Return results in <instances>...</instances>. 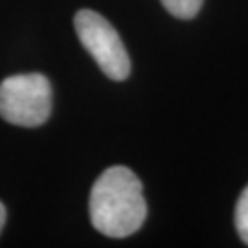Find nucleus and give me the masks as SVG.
<instances>
[{
  "instance_id": "f257e3e1",
  "label": "nucleus",
  "mask_w": 248,
  "mask_h": 248,
  "mask_svg": "<svg viewBox=\"0 0 248 248\" xmlns=\"http://www.w3.org/2000/svg\"><path fill=\"white\" fill-rule=\"evenodd\" d=\"M92 226L112 239L129 237L142 228L147 217L142 182L125 166L105 169L90 191Z\"/></svg>"
},
{
  "instance_id": "f03ea898",
  "label": "nucleus",
  "mask_w": 248,
  "mask_h": 248,
  "mask_svg": "<svg viewBox=\"0 0 248 248\" xmlns=\"http://www.w3.org/2000/svg\"><path fill=\"white\" fill-rule=\"evenodd\" d=\"M52 114V85L43 74H17L0 83V116L18 127H39Z\"/></svg>"
},
{
  "instance_id": "7ed1b4c3",
  "label": "nucleus",
  "mask_w": 248,
  "mask_h": 248,
  "mask_svg": "<svg viewBox=\"0 0 248 248\" xmlns=\"http://www.w3.org/2000/svg\"><path fill=\"white\" fill-rule=\"evenodd\" d=\"M76 31L79 43L94 57L107 78L124 81L131 74V59L114 26L92 9H81L76 15Z\"/></svg>"
},
{
  "instance_id": "20e7f679",
  "label": "nucleus",
  "mask_w": 248,
  "mask_h": 248,
  "mask_svg": "<svg viewBox=\"0 0 248 248\" xmlns=\"http://www.w3.org/2000/svg\"><path fill=\"white\" fill-rule=\"evenodd\" d=\"M168 13L177 18H193L201 11L204 0H160Z\"/></svg>"
},
{
  "instance_id": "39448f33",
  "label": "nucleus",
  "mask_w": 248,
  "mask_h": 248,
  "mask_svg": "<svg viewBox=\"0 0 248 248\" xmlns=\"http://www.w3.org/2000/svg\"><path fill=\"white\" fill-rule=\"evenodd\" d=\"M233 219H235V228H237L241 241L248 245V186L243 189L239 201H237Z\"/></svg>"
},
{
  "instance_id": "423d86ee",
  "label": "nucleus",
  "mask_w": 248,
  "mask_h": 248,
  "mask_svg": "<svg viewBox=\"0 0 248 248\" xmlns=\"http://www.w3.org/2000/svg\"><path fill=\"white\" fill-rule=\"evenodd\" d=\"M6 219H8V212H6V206L0 202V232H2L4 224H6Z\"/></svg>"
}]
</instances>
